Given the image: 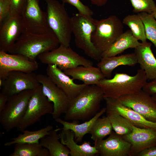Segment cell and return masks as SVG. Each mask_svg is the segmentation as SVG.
Here are the masks:
<instances>
[{
  "label": "cell",
  "instance_id": "1",
  "mask_svg": "<svg viewBox=\"0 0 156 156\" xmlns=\"http://www.w3.org/2000/svg\"><path fill=\"white\" fill-rule=\"evenodd\" d=\"M104 93L96 85H87L75 97L70 100L64 120L87 121L99 111Z\"/></svg>",
  "mask_w": 156,
  "mask_h": 156
},
{
  "label": "cell",
  "instance_id": "4",
  "mask_svg": "<svg viewBox=\"0 0 156 156\" xmlns=\"http://www.w3.org/2000/svg\"><path fill=\"white\" fill-rule=\"evenodd\" d=\"M49 25L58 38L60 45L70 47L72 34L70 17L64 3L57 0H44Z\"/></svg>",
  "mask_w": 156,
  "mask_h": 156
},
{
  "label": "cell",
  "instance_id": "29",
  "mask_svg": "<svg viewBox=\"0 0 156 156\" xmlns=\"http://www.w3.org/2000/svg\"><path fill=\"white\" fill-rule=\"evenodd\" d=\"M122 22L130 29L134 37L142 42L146 41L144 26V23L138 14H129L123 18Z\"/></svg>",
  "mask_w": 156,
  "mask_h": 156
},
{
  "label": "cell",
  "instance_id": "40",
  "mask_svg": "<svg viewBox=\"0 0 156 156\" xmlns=\"http://www.w3.org/2000/svg\"><path fill=\"white\" fill-rule=\"evenodd\" d=\"M92 4L96 6L101 7L105 5L109 0H89Z\"/></svg>",
  "mask_w": 156,
  "mask_h": 156
},
{
  "label": "cell",
  "instance_id": "10",
  "mask_svg": "<svg viewBox=\"0 0 156 156\" xmlns=\"http://www.w3.org/2000/svg\"><path fill=\"white\" fill-rule=\"evenodd\" d=\"M24 30L36 33H43L52 30L48 24L46 12L43 11L39 0H27L21 15Z\"/></svg>",
  "mask_w": 156,
  "mask_h": 156
},
{
  "label": "cell",
  "instance_id": "24",
  "mask_svg": "<svg viewBox=\"0 0 156 156\" xmlns=\"http://www.w3.org/2000/svg\"><path fill=\"white\" fill-rule=\"evenodd\" d=\"M106 112V108H103L90 120L80 124H79L78 121L69 122L60 118L55 120L57 122L62 125V129L72 131L74 133L75 139L76 142H80L82 141L84 135L89 133L96 121Z\"/></svg>",
  "mask_w": 156,
  "mask_h": 156
},
{
  "label": "cell",
  "instance_id": "3",
  "mask_svg": "<svg viewBox=\"0 0 156 156\" xmlns=\"http://www.w3.org/2000/svg\"><path fill=\"white\" fill-rule=\"evenodd\" d=\"M148 80L142 68L134 75L116 73L112 78H104L96 84L103 91L104 98L118 99L126 95L135 93L142 89Z\"/></svg>",
  "mask_w": 156,
  "mask_h": 156
},
{
  "label": "cell",
  "instance_id": "30",
  "mask_svg": "<svg viewBox=\"0 0 156 156\" xmlns=\"http://www.w3.org/2000/svg\"><path fill=\"white\" fill-rule=\"evenodd\" d=\"M110 120L106 116L99 118L92 126L89 133L91 138L94 142L101 140L112 132Z\"/></svg>",
  "mask_w": 156,
  "mask_h": 156
},
{
  "label": "cell",
  "instance_id": "39",
  "mask_svg": "<svg viewBox=\"0 0 156 156\" xmlns=\"http://www.w3.org/2000/svg\"><path fill=\"white\" fill-rule=\"evenodd\" d=\"M8 97L1 92L0 93V112L3 109L7 102Z\"/></svg>",
  "mask_w": 156,
  "mask_h": 156
},
{
  "label": "cell",
  "instance_id": "35",
  "mask_svg": "<svg viewBox=\"0 0 156 156\" xmlns=\"http://www.w3.org/2000/svg\"><path fill=\"white\" fill-rule=\"evenodd\" d=\"M10 5L9 14L21 15L25 9L27 0H9Z\"/></svg>",
  "mask_w": 156,
  "mask_h": 156
},
{
  "label": "cell",
  "instance_id": "13",
  "mask_svg": "<svg viewBox=\"0 0 156 156\" xmlns=\"http://www.w3.org/2000/svg\"><path fill=\"white\" fill-rule=\"evenodd\" d=\"M118 99L122 104L132 108L146 120L156 122V102L142 89Z\"/></svg>",
  "mask_w": 156,
  "mask_h": 156
},
{
  "label": "cell",
  "instance_id": "43",
  "mask_svg": "<svg viewBox=\"0 0 156 156\" xmlns=\"http://www.w3.org/2000/svg\"><path fill=\"white\" fill-rule=\"evenodd\" d=\"M153 99L156 102V94L151 96Z\"/></svg>",
  "mask_w": 156,
  "mask_h": 156
},
{
  "label": "cell",
  "instance_id": "12",
  "mask_svg": "<svg viewBox=\"0 0 156 156\" xmlns=\"http://www.w3.org/2000/svg\"><path fill=\"white\" fill-rule=\"evenodd\" d=\"M40 84L37 75L34 72L25 73L13 71L10 72L4 79L0 89L8 97L27 90H34Z\"/></svg>",
  "mask_w": 156,
  "mask_h": 156
},
{
  "label": "cell",
  "instance_id": "45",
  "mask_svg": "<svg viewBox=\"0 0 156 156\" xmlns=\"http://www.w3.org/2000/svg\"></svg>",
  "mask_w": 156,
  "mask_h": 156
},
{
  "label": "cell",
  "instance_id": "19",
  "mask_svg": "<svg viewBox=\"0 0 156 156\" xmlns=\"http://www.w3.org/2000/svg\"><path fill=\"white\" fill-rule=\"evenodd\" d=\"M47 75L67 96L70 100L77 96L87 85L84 83L78 84L74 79L56 65H48Z\"/></svg>",
  "mask_w": 156,
  "mask_h": 156
},
{
  "label": "cell",
  "instance_id": "6",
  "mask_svg": "<svg viewBox=\"0 0 156 156\" xmlns=\"http://www.w3.org/2000/svg\"><path fill=\"white\" fill-rule=\"evenodd\" d=\"M34 90H24L8 98L5 107L0 112V123L6 131L10 132L19 124Z\"/></svg>",
  "mask_w": 156,
  "mask_h": 156
},
{
  "label": "cell",
  "instance_id": "7",
  "mask_svg": "<svg viewBox=\"0 0 156 156\" xmlns=\"http://www.w3.org/2000/svg\"><path fill=\"white\" fill-rule=\"evenodd\" d=\"M122 21L115 15L96 20L92 42L96 50L101 53L107 49L123 32Z\"/></svg>",
  "mask_w": 156,
  "mask_h": 156
},
{
  "label": "cell",
  "instance_id": "41",
  "mask_svg": "<svg viewBox=\"0 0 156 156\" xmlns=\"http://www.w3.org/2000/svg\"><path fill=\"white\" fill-rule=\"evenodd\" d=\"M156 19V8L151 14Z\"/></svg>",
  "mask_w": 156,
  "mask_h": 156
},
{
  "label": "cell",
  "instance_id": "36",
  "mask_svg": "<svg viewBox=\"0 0 156 156\" xmlns=\"http://www.w3.org/2000/svg\"><path fill=\"white\" fill-rule=\"evenodd\" d=\"M10 5L9 0H0V25L9 15Z\"/></svg>",
  "mask_w": 156,
  "mask_h": 156
},
{
  "label": "cell",
  "instance_id": "16",
  "mask_svg": "<svg viewBox=\"0 0 156 156\" xmlns=\"http://www.w3.org/2000/svg\"><path fill=\"white\" fill-rule=\"evenodd\" d=\"M104 99L106 102V112L118 114L137 127L156 131V122L146 120L132 108L122 104L118 99L105 97Z\"/></svg>",
  "mask_w": 156,
  "mask_h": 156
},
{
  "label": "cell",
  "instance_id": "33",
  "mask_svg": "<svg viewBox=\"0 0 156 156\" xmlns=\"http://www.w3.org/2000/svg\"><path fill=\"white\" fill-rule=\"evenodd\" d=\"M133 8V11L136 13L145 12L151 14L156 8L154 0H130Z\"/></svg>",
  "mask_w": 156,
  "mask_h": 156
},
{
  "label": "cell",
  "instance_id": "8",
  "mask_svg": "<svg viewBox=\"0 0 156 156\" xmlns=\"http://www.w3.org/2000/svg\"><path fill=\"white\" fill-rule=\"evenodd\" d=\"M42 63L56 65L64 71L78 66H93L92 61L73 51L70 47L60 45L56 48L39 55L38 57Z\"/></svg>",
  "mask_w": 156,
  "mask_h": 156
},
{
  "label": "cell",
  "instance_id": "11",
  "mask_svg": "<svg viewBox=\"0 0 156 156\" xmlns=\"http://www.w3.org/2000/svg\"><path fill=\"white\" fill-rule=\"evenodd\" d=\"M37 78L42 86L44 94L53 105L51 114L55 120L66 112L70 100L64 92L47 76L42 74L37 75Z\"/></svg>",
  "mask_w": 156,
  "mask_h": 156
},
{
  "label": "cell",
  "instance_id": "27",
  "mask_svg": "<svg viewBox=\"0 0 156 156\" xmlns=\"http://www.w3.org/2000/svg\"><path fill=\"white\" fill-rule=\"evenodd\" d=\"M53 129V126L49 125L36 131L25 130L18 136L11 138L10 141L5 143L4 145L7 146L18 143H39L40 140L48 135Z\"/></svg>",
  "mask_w": 156,
  "mask_h": 156
},
{
  "label": "cell",
  "instance_id": "26",
  "mask_svg": "<svg viewBox=\"0 0 156 156\" xmlns=\"http://www.w3.org/2000/svg\"><path fill=\"white\" fill-rule=\"evenodd\" d=\"M61 129H52L49 133L41 138L40 144L49 151V156H68L70 155L69 149L59 141L58 131Z\"/></svg>",
  "mask_w": 156,
  "mask_h": 156
},
{
  "label": "cell",
  "instance_id": "14",
  "mask_svg": "<svg viewBox=\"0 0 156 156\" xmlns=\"http://www.w3.org/2000/svg\"><path fill=\"white\" fill-rule=\"evenodd\" d=\"M38 67L36 60L23 55L0 51V78L4 79L8 73L13 71L33 72Z\"/></svg>",
  "mask_w": 156,
  "mask_h": 156
},
{
  "label": "cell",
  "instance_id": "9",
  "mask_svg": "<svg viewBox=\"0 0 156 156\" xmlns=\"http://www.w3.org/2000/svg\"><path fill=\"white\" fill-rule=\"evenodd\" d=\"M53 111V104L43 93L40 84L34 90L25 114L16 128L17 130L23 132L40 121L43 116L52 114Z\"/></svg>",
  "mask_w": 156,
  "mask_h": 156
},
{
  "label": "cell",
  "instance_id": "38",
  "mask_svg": "<svg viewBox=\"0 0 156 156\" xmlns=\"http://www.w3.org/2000/svg\"><path fill=\"white\" fill-rule=\"evenodd\" d=\"M138 156H156V146H152L146 148L140 153Z\"/></svg>",
  "mask_w": 156,
  "mask_h": 156
},
{
  "label": "cell",
  "instance_id": "32",
  "mask_svg": "<svg viewBox=\"0 0 156 156\" xmlns=\"http://www.w3.org/2000/svg\"><path fill=\"white\" fill-rule=\"evenodd\" d=\"M138 14L142 20L145 27L147 39L150 41L156 48V20L151 14L141 12Z\"/></svg>",
  "mask_w": 156,
  "mask_h": 156
},
{
  "label": "cell",
  "instance_id": "31",
  "mask_svg": "<svg viewBox=\"0 0 156 156\" xmlns=\"http://www.w3.org/2000/svg\"><path fill=\"white\" fill-rule=\"evenodd\" d=\"M106 113L113 129L117 134L122 136L131 132L133 125L127 119L116 113L107 112Z\"/></svg>",
  "mask_w": 156,
  "mask_h": 156
},
{
  "label": "cell",
  "instance_id": "44",
  "mask_svg": "<svg viewBox=\"0 0 156 156\" xmlns=\"http://www.w3.org/2000/svg\"><path fill=\"white\" fill-rule=\"evenodd\" d=\"M155 53H156V51H155Z\"/></svg>",
  "mask_w": 156,
  "mask_h": 156
},
{
  "label": "cell",
  "instance_id": "28",
  "mask_svg": "<svg viewBox=\"0 0 156 156\" xmlns=\"http://www.w3.org/2000/svg\"><path fill=\"white\" fill-rule=\"evenodd\" d=\"M9 156H49V151L39 143H18Z\"/></svg>",
  "mask_w": 156,
  "mask_h": 156
},
{
  "label": "cell",
  "instance_id": "34",
  "mask_svg": "<svg viewBox=\"0 0 156 156\" xmlns=\"http://www.w3.org/2000/svg\"><path fill=\"white\" fill-rule=\"evenodd\" d=\"M62 3H67L75 7L79 13L89 18H92L94 13L87 5L83 4L80 0H61Z\"/></svg>",
  "mask_w": 156,
  "mask_h": 156
},
{
  "label": "cell",
  "instance_id": "42",
  "mask_svg": "<svg viewBox=\"0 0 156 156\" xmlns=\"http://www.w3.org/2000/svg\"><path fill=\"white\" fill-rule=\"evenodd\" d=\"M4 83V79L0 78V89L2 88Z\"/></svg>",
  "mask_w": 156,
  "mask_h": 156
},
{
  "label": "cell",
  "instance_id": "20",
  "mask_svg": "<svg viewBox=\"0 0 156 156\" xmlns=\"http://www.w3.org/2000/svg\"><path fill=\"white\" fill-rule=\"evenodd\" d=\"M59 135L60 142L69 149L71 156H94L99 153L96 147L92 146L89 141H85L81 144H78L71 130L62 129Z\"/></svg>",
  "mask_w": 156,
  "mask_h": 156
},
{
  "label": "cell",
  "instance_id": "18",
  "mask_svg": "<svg viewBox=\"0 0 156 156\" xmlns=\"http://www.w3.org/2000/svg\"><path fill=\"white\" fill-rule=\"evenodd\" d=\"M94 146L102 156H129L131 148L130 143L113 131L107 139L95 141Z\"/></svg>",
  "mask_w": 156,
  "mask_h": 156
},
{
  "label": "cell",
  "instance_id": "2",
  "mask_svg": "<svg viewBox=\"0 0 156 156\" xmlns=\"http://www.w3.org/2000/svg\"><path fill=\"white\" fill-rule=\"evenodd\" d=\"M59 45V40L52 30L36 33L24 29L8 53L23 55L36 60L39 55L51 51Z\"/></svg>",
  "mask_w": 156,
  "mask_h": 156
},
{
  "label": "cell",
  "instance_id": "22",
  "mask_svg": "<svg viewBox=\"0 0 156 156\" xmlns=\"http://www.w3.org/2000/svg\"><path fill=\"white\" fill-rule=\"evenodd\" d=\"M138 63L135 53H129L118 56L102 57L97 66L101 70L105 78H110L113 70L120 66H133Z\"/></svg>",
  "mask_w": 156,
  "mask_h": 156
},
{
  "label": "cell",
  "instance_id": "5",
  "mask_svg": "<svg viewBox=\"0 0 156 156\" xmlns=\"http://www.w3.org/2000/svg\"><path fill=\"white\" fill-rule=\"evenodd\" d=\"M96 21L92 18H88L79 13L70 17L72 31L76 46L87 55L99 61L101 58V53L96 50L91 40Z\"/></svg>",
  "mask_w": 156,
  "mask_h": 156
},
{
  "label": "cell",
  "instance_id": "15",
  "mask_svg": "<svg viewBox=\"0 0 156 156\" xmlns=\"http://www.w3.org/2000/svg\"><path fill=\"white\" fill-rule=\"evenodd\" d=\"M24 29L21 15L9 14L0 26V51L8 53Z\"/></svg>",
  "mask_w": 156,
  "mask_h": 156
},
{
  "label": "cell",
  "instance_id": "17",
  "mask_svg": "<svg viewBox=\"0 0 156 156\" xmlns=\"http://www.w3.org/2000/svg\"><path fill=\"white\" fill-rule=\"evenodd\" d=\"M122 137L131 144L129 156H137L144 149L156 146V131L152 129L133 125L131 132Z\"/></svg>",
  "mask_w": 156,
  "mask_h": 156
},
{
  "label": "cell",
  "instance_id": "37",
  "mask_svg": "<svg viewBox=\"0 0 156 156\" xmlns=\"http://www.w3.org/2000/svg\"><path fill=\"white\" fill-rule=\"evenodd\" d=\"M142 90L148 94L152 96L156 94V79L147 82Z\"/></svg>",
  "mask_w": 156,
  "mask_h": 156
},
{
  "label": "cell",
  "instance_id": "21",
  "mask_svg": "<svg viewBox=\"0 0 156 156\" xmlns=\"http://www.w3.org/2000/svg\"><path fill=\"white\" fill-rule=\"evenodd\" d=\"M151 44L146 41L141 42L135 48L138 63L144 71L148 79H156V58L151 49Z\"/></svg>",
  "mask_w": 156,
  "mask_h": 156
},
{
  "label": "cell",
  "instance_id": "25",
  "mask_svg": "<svg viewBox=\"0 0 156 156\" xmlns=\"http://www.w3.org/2000/svg\"><path fill=\"white\" fill-rule=\"evenodd\" d=\"M141 42L133 36L130 29L123 32L107 49L101 53V58L116 56L129 48H135Z\"/></svg>",
  "mask_w": 156,
  "mask_h": 156
},
{
  "label": "cell",
  "instance_id": "23",
  "mask_svg": "<svg viewBox=\"0 0 156 156\" xmlns=\"http://www.w3.org/2000/svg\"><path fill=\"white\" fill-rule=\"evenodd\" d=\"M74 80L78 79L86 85H96L105 78L98 67L79 66L63 71Z\"/></svg>",
  "mask_w": 156,
  "mask_h": 156
}]
</instances>
